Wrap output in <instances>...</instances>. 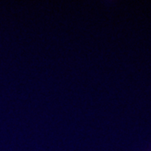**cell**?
Masks as SVG:
<instances>
[]
</instances>
